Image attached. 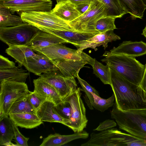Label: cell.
<instances>
[{"label":"cell","instance_id":"obj_1","mask_svg":"<svg viewBox=\"0 0 146 146\" xmlns=\"http://www.w3.org/2000/svg\"><path fill=\"white\" fill-rule=\"evenodd\" d=\"M110 85L115 96L117 108L122 111L146 109L144 102L137 92L138 86L110 68Z\"/></svg>","mask_w":146,"mask_h":146},{"label":"cell","instance_id":"obj_2","mask_svg":"<svg viewBox=\"0 0 146 146\" xmlns=\"http://www.w3.org/2000/svg\"><path fill=\"white\" fill-rule=\"evenodd\" d=\"M103 56L106 57L101 61L110 68L137 86L139 85L144 74L145 65L133 57L113 54L108 52H106Z\"/></svg>","mask_w":146,"mask_h":146},{"label":"cell","instance_id":"obj_3","mask_svg":"<svg viewBox=\"0 0 146 146\" xmlns=\"http://www.w3.org/2000/svg\"><path fill=\"white\" fill-rule=\"evenodd\" d=\"M111 115L120 129L146 141V109L122 111L115 103Z\"/></svg>","mask_w":146,"mask_h":146},{"label":"cell","instance_id":"obj_4","mask_svg":"<svg viewBox=\"0 0 146 146\" xmlns=\"http://www.w3.org/2000/svg\"><path fill=\"white\" fill-rule=\"evenodd\" d=\"M108 15L106 6L98 0H93L88 9L69 24L75 31L98 34L95 29L96 23L100 18Z\"/></svg>","mask_w":146,"mask_h":146},{"label":"cell","instance_id":"obj_5","mask_svg":"<svg viewBox=\"0 0 146 146\" xmlns=\"http://www.w3.org/2000/svg\"><path fill=\"white\" fill-rule=\"evenodd\" d=\"M0 118L9 116V110L14 102L31 92L25 82L12 80L0 83Z\"/></svg>","mask_w":146,"mask_h":146},{"label":"cell","instance_id":"obj_6","mask_svg":"<svg viewBox=\"0 0 146 146\" xmlns=\"http://www.w3.org/2000/svg\"><path fill=\"white\" fill-rule=\"evenodd\" d=\"M19 15L23 22L27 23L39 29L46 28L61 31H74L69 22L52 11L23 13Z\"/></svg>","mask_w":146,"mask_h":146},{"label":"cell","instance_id":"obj_7","mask_svg":"<svg viewBox=\"0 0 146 146\" xmlns=\"http://www.w3.org/2000/svg\"><path fill=\"white\" fill-rule=\"evenodd\" d=\"M39 30L26 22L15 26L0 27V39L9 46H28Z\"/></svg>","mask_w":146,"mask_h":146},{"label":"cell","instance_id":"obj_8","mask_svg":"<svg viewBox=\"0 0 146 146\" xmlns=\"http://www.w3.org/2000/svg\"><path fill=\"white\" fill-rule=\"evenodd\" d=\"M81 89L77 88L76 92L64 102L70 104L71 113L68 121L64 125L74 133L80 132L86 128L88 122L86 116V109L81 98Z\"/></svg>","mask_w":146,"mask_h":146},{"label":"cell","instance_id":"obj_9","mask_svg":"<svg viewBox=\"0 0 146 146\" xmlns=\"http://www.w3.org/2000/svg\"><path fill=\"white\" fill-rule=\"evenodd\" d=\"M40 77L56 91L63 102L76 91L77 85L75 78H66L57 70L42 74Z\"/></svg>","mask_w":146,"mask_h":146},{"label":"cell","instance_id":"obj_10","mask_svg":"<svg viewBox=\"0 0 146 146\" xmlns=\"http://www.w3.org/2000/svg\"><path fill=\"white\" fill-rule=\"evenodd\" d=\"M52 1L51 0H0V6L9 9L13 14L19 15L23 13L51 11Z\"/></svg>","mask_w":146,"mask_h":146},{"label":"cell","instance_id":"obj_11","mask_svg":"<svg viewBox=\"0 0 146 146\" xmlns=\"http://www.w3.org/2000/svg\"><path fill=\"white\" fill-rule=\"evenodd\" d=\"M46 56L51 60L64 59L74 60H85L93 62L94 58L83 52L68 48L62 44L44 47L36 51Z\"/></svg>","mask_w":146,"mask_h":146},{"label":"cell","instance_id":"obj_12","mask_svg":"<svg viewBox=\"0 0 146 146\" xmlns=\"http://www.w3.org/2000/svg\"><path fill=\"white\" fill-rule=\"evenodd\" d=\"M120 39V37L114 33L113 30H109L98 34L86 40L74 45L81 52L87 48L95 49L101 45H102L104 49H105L108 47L109 42Z\"/></svg>","mask_w":146,"mask_h":146},{"label":"cell","instance_id":"obj_13","mask_svg":"<svg viewBox=\"0 0 146 146\" xmlns=\"http://www.w3.org/2000/svg\"><path fill=\"white\" fill-rule=\"evenodd\" d=\"M60 74L66 78H76L81 68L88 64L92 66L93 62L85 60H74L57 59L51 60Z\"/></svg>","mask_w":146,"mask_h":146},{"label":"cell","instance_id":"obj_14","mask_svg":"<svg viewBox=\"0 0 146 146\" xmlns=\"http://www.w3.org/2000/svg\"><path fill=\"white\" fill-rule=\"evenodd\" d=\"M42 54L39 57H30L27 58L23 64L29 72L40 76L51 71L57 70L56 66L46 56Z\"/></svg>","mask_w":146,"mask_h":146},{"label":"cell","instance_id":"obj_15","mask_svg":"<svg viewBox=\"0 0 146 146\" xmlns=\"http://www.w3.org/2000/svg\"><path fill=\"white\" fill-rule=\"evenodd\" d=\"M112 54L135 57L146 54V43L142 41H123L110 50Z\"/></svg>","mask_w":146,"mask_h":146},{"label":"cell","instance_id":"obj_16","mask_svg":"<svg viewBox=\"0 0 146 146\" xmlns=\"http://www.w3.org/2000/svg\"><path fill=\"white\" fill-rule=\"evenodd\" d=\"M68 43L64 39L56 35L40 30L28 46L33 51L57 44Z\"/></svg>","mask_w":146,"mask_h":146},{"label":"cell","instance_id":"obj_17","mask_svg":"<svg viewBox=\"0 0 146 146\" xmlns=\"http://www.w3.org/2000/svg\"><path fill=\"white\" fill-rule=\"evenodd\" d=\"M34 91L46 100L53 103L55 105L63 101L55 90L40 76L33 80Z\"/></svg>","mask_w":146,"mask_h":146},{"label":"cell","instance_id":"obj_18","mask_svg":"<svg viewBox=\"0 0 146 146\" xmlns=\"http://www.w3.org/2000/svg\"><path fill=\"white\" fill-rule=\"evenodd\" d=\"M40 30L56 35L73 45L86 40L94 36L96 33L80 32L75 31H66L42 28Z\"/></svg>","mask_w":146,"mask_h":146},{"label":"cell","instance_id":"obj_19","mask_svg":"<svg viewBox=\"0 0 146 146\" xmlns=\"http://www.w3.org/2000/svg\"><path fill=\"white\" fill-rule=\"evenodd\" d=\"M88 137L89 133L84 130L69 135H61L57 133L50 134L43 139L40 146H60L74 140L86 139Z\"/></svg>","mask_w":146,"mask_h":146},{"label":"cell","instance_id":"obj_20","mask_svg":"<svg viewBox=\"0 0 146 146\" xmlns=\"http://www.w3.org/2000/svg\"><path fill=\"white\" fill-rule=\"evenodd\" d=\"M55 105L53 102L46 101L36 111V114L43 121L58 122L64 124L69 119L61 116L54 109Z\"/></svg>","mask_w":146,"mask_h":146},{"label":"cell","instance_id":"obj_21","mask_svg":"<svg viewBox=\"0 0 146 146\" xmlns=\"http://www.w3.org/2000/svg\"><path fill=\"white\" fill-rule=\"evenodd\" d=\"M51 11L69 23L81 15L76 9V5L68 0L57 3Z\"/></svg>","mask_w":146,"mask_h":146},{"label":"cell","instance_id":"obj_22","mask_svg":"<svg viewBox=\"0 0 146 146\" xmlns=\"http://www.w3.org/2000/svg\"><path fill=\"white\" fill-rule=\"evenodd\" d=\"M9 116L14 125L22 128L33 129L43 123V121L35 113H16L9 115Z\"/></svg>","mask_w":146,"mask_h":146},{"label":"cell","instance_id":"obj_23","mask_svg":"<svg viewBox=\"0 0 146 146\" xmlns=\"http://www.w3.org/2000/svg\"><path fill=\"white\" fill-rule=\"evenodd\" d=\"M5 52L11 56L18 62L19 67L23 66V62L30 57H39L42 54L35 53L33 50L27 46L10 45L5 50Z\"/></svg>","mask_w":146,"mask_h":146},{"label":"cell","instance_id":"obj_24","mask_svg":"<svg viewBox=\"0 0 146 146\" xmlns=\"http://www.w3.org/2000/svg\"><path fill=\"white\" fill-rule=\"evenodd\" d=\"M14 137L13 123L9 116L0 118V145L15 146L12 142Z\"/></svg>","mask_w":146,"mask_h":146},{"label":"cell","instance_id":"obj_25","mask_svg":"<svg viewBox=\"0 0 146 146\" xmlns=\"http://www.w3.org/2000/svg\"><path fill=\"white\" fill-rule=\"evenodd\" d=\"M121 5L127 13H129L133 20L142 19L146 6L142 0H119Z\"/></svg>","mask_w":146,"mask_h":146},{"label":"cell","instance_id":"obj_26","mask_svg":"<svg viewBox=\"0 0 146 146\" xmlns=\"http://www.w3.org/2000/svg\"><path fill=\"white\" fill-rule=\"evenodd\" d=\"M26 72V70L16 66L11 69L0 70V82L7 80L25 82L29 75V73Z\"/></svg>","mask_w":146,"mask_h":146},{"label":"cell","instance_id":"obj_27","mask_svg":"<svg viewBox=\"0 0 146 146\" xmlns=\"http://www.w3.org/2000/svg\"><path fill=\"white\" fill-rule=\"evenodd\" d=\"M0 27H13L19 25L23 22L20 16L13 15L10 10L0 6Z\"/></svg>","mask_w":146,"mask_h":146},{"label":"cell","instance_id":"obj_28","mask_svg":"<svg viewBox=\"0 0 146 146\" xmlns=\"http://www.w3.org/2000/svg\"><path fill=\"white\" fill-rule=\"evenodd\" d=\"M27 113L36 114V111L30 103L28 95L14 102L9 110L8 115L11 114Z\"/></svg>","mask_w":146,"mask_h":146},{"label":"cell","instance_id":"obj_29","mask_svg":"<svg viewBox=\"0 0 146 146\" xmlns=\"http://www.w3.org/2000/svg\"><path fill=\"white\" fill-rule=\"evenodd\" d=\"M93 73L99 78L105 84L110 85V67L106 64L104 65L94 58V62L92 66Z\"/></svg>","mask_w":146,"mask_h":146},{"label":"cell","instance_id":"obj_30","mask_svg":"<svg viewBox=\"0 0 146 146\" xmlns=\"http://www.w3.org/2000/svg\"><path fill=\"white\" fill-rule=\"evenodd\" d=\"M104 4L108 9V15L120 18L127 14L121 7L119 0H98Z\"/></svg>","mask_w":146,"mask_h":146},{"label":"cell","instance_id":"obj_31","mask_svg":"<svg viewBox=\"0 0 146 146\" xmlns=\"http://www.w3.org/2000/svg\"><path fill=\"white\" fill-rule=\"evenodd\" d=\"M116 17L110 15L103 17L99 19L96 23L95 26L96 30L99 33L109 30L117 29L115 24Z\"/></svg>","mask_w":146,"mask_h":146},{"label":"cell","instance_id":"obj_32","mask_svg":"<svg viewBox=\"0 0 146 146\" xmlns=\"http://www.w3.org/2000/svg\"><path fill=\"white\" fill-rule=\"evenodd\" d=\"M94 98V102L92 106L96 109L102 112H104L109 108L112 106L114 104L115 96L113 94L109 98H102L94 93L92 94Z\"/></svg>","mask_w":146,"mask_h":146},{"label":"cell","instance_id":"obj_33","mask_svg":"<svg viewBox=\"0 0 146 146\" xmlns=\"http://www.w3.org/2000/svg\"><path fill=\"white\" fill-rule=\"evenodd\" d=\"M76 78L82 87L81 91L85 92L86 96L89 100L92 107V104L94 102V98L92 94L94 93L100 96L98 92L86 81L81 78L78 74L77 75Z\"/></svg>","mask_w":146,"mask_h":146},{"label":"cell","instance_id":"obj_34","mask_svg":"<svg viewBox=\"0 0 146 146\" xmlns=\"http://www.w3.org/2000/svg\"><path fill=\"white\" fill-rule=\"evenodd\" d=\"M54 109L61 116L69 119L71 113V108L70 104L68 102H63L55 105Z\"/></svg>","mask_w":146,"mask_h":146},{"label":"cell","instance_id":"obj_35","mask_svg":"<svg viewBox=\"0 0 146 146\" xmlns=\"http://www.w3.org/2000/svg\"><path fill=\"white\" fill-rule=\"evenodd\" d=\"M28 97L31 105L36 111L43 102L46 101L34 91L30 92L28 95Z\"/></svg>","mask_w":146,"mask_h":146},{"label":"cell","instance_id":"obj_36","mask_svg":"<svg viewBox=\"0 0 146 146\" xmlns=\"http://www.w3.org/2000/svg\"><path fill=\"white\" fill-rule=\"evenodd\" d=\"M13 125L15 133L14 139L16 142L15 146H28L27 142L29 138L26 137L22 135L19 131L18 127L13 123Z\"/></svg>","mask_w":146,"mask_h":146},{"label":"cell","instance_id":"obj_37","mask_svg":"<svg viewBox=\"0 0 146 146\" xmlns=\"http://www.w3.org/2000/svg\"><path fill=\"white\" fill-rule=\"evenodd\" d=\"M137 90L138 94L141 97L143 100L146 102V64L145 65V69L143 78Z\"/></svg>","mask_w":146,"mask_h":146},{"label":"cell","instance_id":"obj_38","mask_svg":"<svg viewBox=\"0 0 146 146\" xmlns=\"http://www.w3.org/2000/svg\"><path fill=\"white\" fill-rule=\"evenodd\" d=\"M117 123L113 120L106 119L100 123L99 126L94 131H101L116 126Z\"/></svg>","mask_w":146,"mask_h":146},{"label":"cell","instance_id":"obj_39","mask_svg":"<svg viewBox=\"0 0 146 146\" xmlns=\"http://www.w3.org/2000/svg\"><path fill=\"white\" fill-rule=\"evenodd\" d=\"M15 63L6 57L0 55V70L11 69L15 67Z\"/></svg>","mask_w":146,"mask_h":146},{"label":"cell","instance_id":"obj_40","mask_svg":"<svg viewBox=\"0 0 146 146\" xmlns=\"http://www.w3.org/2000/svg\"><path fill=\"white\" fill-rule=\"evenodd\" d=\"M91 2L84 3L76 5V9L81 15L84 13L88 9Z\"/></svg>","mask_w":146,"mask_h":146},{"label":"cell","instance_id":"obj_41","mask_svg":"<svg viewBox=\"0 0 146 146\" xmlns=\"http://www.w3.org/2000/svg\"><path fill=\"white\" fill-rule=\"evenodd\" d=\"M57 3L63 1H70L76 5L86 2H91L93 0H56Z\"/></svg>","mask_w":146,"mask_h":146},{"label":"cell","instance_id":"obj_42","mask_svg":"<svg viewBox=\"0 0 146 146\" xmlns=\"http://www.w3.org/2000/svg\"><path fill=\"white\" fill-rule=\"evenodd\" d=\"M142 35H143L146 38V26L144 29L143 30Z\"/></svg>","mask_w":146,"mask_h":146},{"label":"cell","instance_id":"obj_43","mask_svg":"<svg viewBox=\"0 0 146 146\" xmlns=\"http://www.w3.org/2000/svg\"><path fill=\"white\" fill-rule=\"evenodd\" d=\"M143 4L146 6V0H142Z\"/></svg>","mask_w":146,"mask_h":146},{"label":"cell","instance_id":"obj_44","mask_svg":"<svg viewBox=\"0 0 146 146\" xmlns=\"http://www.w3.org/2000/svg\"></svg>","mask_w":146,"mask_h":146}]
</instances>
